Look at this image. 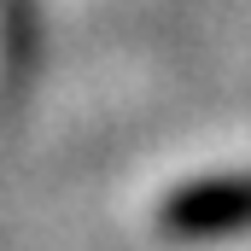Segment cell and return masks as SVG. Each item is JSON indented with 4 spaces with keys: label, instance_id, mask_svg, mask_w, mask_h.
I'll return each instance as SVG.
<instances>
[{
    "label": "cell",
    "instance_id": "obj_1",
    "mask_svg": "<svg viewBox=\"0 0 251 251\" xmlns=\"http://www.w3.org/2000/svg\"><path fill=\"white\" fill-rule=\"evenodd\" d=\"M251 216V181H222V187H199L181 204H170V228H187V234H210V228H234Z\"/></svg>",
    "mask_w": 251,
    "mask_h": 251
}]
</instances>
